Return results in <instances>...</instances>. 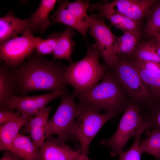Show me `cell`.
I'll return each instance as SVG.
<instances>
[{
	"mask_svg": "<svg viewBox=\"0 0 160 160\" xmlns=\"http://www.w3.org/2000/svg\"><path fill=\"white\" fill-rule=\"evenodd\" d=\"M32 115L23 113L18 118L0 125V151L8 150L20 129L32 117Z\"/></svg>",
	"mask_w": 160,
	"mask_h": 160,
	"instance_id": "9a60e30c",
	"label": "cell"
},
{
	"mask_svg": "<svg viewBox=\"0 0 160 160\" xmlns=\"http://www.w3.org/2000/svg\"><path fill=\"white\" fill-rule=\"evenodd\" d=\"M132 64L143 82L150 91L152 97L160 98V75L144 69L134 62Z\"/></svg>",
	"mask_w": 160,
	"mask_h": 160,
	"instance_id": "d4e9b609",
	"label": "cell"
},
{
	"mask_svg": "<svg viewBox=\"0 0 160 160\" xmlns=\"http://www.w3.org/2000/svg\"><path fill=\"white\" fill-rule=\"evenodd\" d=\"M140 112V105L132 101L129 102L116 132L108 139L101 141V144L111 149V156L119 155L128 140L140 129L143 122Z\"/></svg>",
	"mask_w": 160,
	"mask_h": 160,
	"instance_id": "5b68a950",
	"label": "cell"
},
{
	"mask_svg": "<svg viewBox=\"0 0 160 160\" xmlns=\"http://www.w3.org/2000/svg\"><path fill=\"white\" fill-rule=\"evenodd\" d=\"M28 31L9 39L0 44V57L2 61L13 69L23 62L32 54L41 39L33 36Z\"/></svg>",
	"mask_w": 160,
	"mask_h": 160,
	"instance_id": "ba28073f",
	"label": "cell"
},
{
	"mask_svg": "<svg viewBox=\"0 0 160 160\" xmlns=\"http://www.w3.org/2000/svg\"><path fill=\"white\" fill-rule=\"evenodd\" d=\"M60 103L54 115L48 120L45 130L46 138L57 135L65 140L70 139L71 132L76 120L78 105L75 96L68 92L61 97Z\"/></svg>",
	"mask_w": 160,
	"mask_h": 160,
	"instance_id": "52a82bcc",
	"label": "cell"
},
{
	"mask_svg": "<svg viewBox=\"0 0 160 160\" xmlns=\"http://www.w3.org/2000/svg\"><path fill=\"white\" fill-rule=\"evenodd\" d=\"M142 114L143 124L146 130L160 129V98L152 97L145 105Z\"/></svg>",
	"mask_w": 160,
	"mask_h": 160,
	"instance_id": "44dd1931",
	"label": "cell"
},
{
	"mask_svg": "<svg viewBox=\"0 0 160 160\" xmlns=\"http://www.w3.org/2000/svg\"><path fill=\"white\" fill-rule=\"evenodd\" d=\"M89 33L95 40L100 55L103 59L105 66L111 69L118 64V57L113 52V47L118 37L111 31L105 23L103 16L100 14H93Z\"/></svg>",
	"mask_w": 160,
	"mask_h": 160,
	"instance_id": "9c48e42d",
	"label": "cell"
},
{
	"mask_svg": "<svg viewBox=\"0 0 160 160\" xmlns=\"http://www.w3.org/2000/svg\"><path fill=\"white\" fill-rule=\"evenodd\" d=\"M65 140L47 137L39 150L40 160H76L81 154L66 143Z\"/></svg>",
	"mask_w": 160,
	"mask_h": 160,
	"instance_id": "7c38bea8",
	"label": "cell"
},
{
	"mask_svg": "<svg viewBox=\"0 0 160 160\" xmlns=\"http://www.w3.org/2000/svg\"><path fill=\"white\" fill-rule=\"evenodd\" d=\"M75 32L73 28L66 26L59 40L53 53L54 60L64 59L72 63L71 55L76 44L71 37Z\"/></svg>",
	"mask_w": 160,
	"mask_h": 160,
	"instance_id": "ffe728a7",
	"label": "cell"
},
{
	"mask_svg": "<svg viewBox=\"0 0 160 160\" xmlns=\"http://www.w3.org/2000/svg\"><path fill=\"white\" fill-rule=\"evenodd\" d=\"M31 139L30 136L19 134L13 141L8 150L13 152L25 160H40L39 149Z\"/></svg>",
	"mask_w": 160,
	"mask_h": 160,
	"instance_id": "ac0fdd59",
	"label": "cell"
},
{
	"mask_svg": "<svg viewBox=\"0 0 160 160\" xmlns=\"http://www.w3.org/2000/svg\"><path fill=\"white\" fill-rule=\"evenodd\" d=\"M146 25L145 32L151 36L153 34L160 33V3L150 10Z\"/></svg>",
	"mask_w": 160,
	"mask_h": 160,
	"instance_id": "f546056e",
	"label": "cell"
},
{
	"mask_svg": "<svg viewBox=\"0 0 160 160\" xmlns=\"http://www.w3.org/2000/svg\"><path fill=\"white\" fill-rule=\"evenodd\" d=\"M67 92V90L59 89L41 95L15 96L7 100L0 110H16L21 114L25 113L35 116L49 102Z\"/></svg>",
	"mask_w": 160,
	"mask_h": 160,
	"instance_id": "8fae6325",
	"label": "cell"
},
{
	"mask_svg": "<svg viewBox=\"0 0 160 160\" xmlns=\"http://www.w3.org/2000/svg\"><path fill=\"white\" fill-rule=\"evenodd\" d=\"M151 36L154 37L156 40L160 42V33L154 34Z\"/></svg>",
	"mask_w": 160,
	"mask_h": 160,
	"instance_id": "d590c367",
	"label": "cell"
},
{
	"mask_svg": "<svg viewBox=\"0 0 160 160\" xmlns=\"http://www.w3.org/2000/svg\"><path fill=\"white\" fill-rule=\"evenodd\" d=\"M102 16L107 18L112 25L119 28L123 33L140 30V22L136 21L124 15L114 13Z\"/></svg>",
	"mask_w": 160,
	"mask_h": 160,
	"instance_id": "484cf974",
	"label": "cell"
},
{
	"mask_svg": "<svg viewBox=\"0 0 160 160\" xmlns=\"http://www.w3.org/2000/svg\"><path fill=\"white\" fill-rule=\"evenodd\" d=\"M22 114L7 109L0 110V125L19 118Z\"/></svg>",
	"mask_w": 160,
	"mask_h": 160,
	"instance_id": "1f68e13d",
	"label": "cell"
},
{
	"mask_svg": "<svg viewBox=\"0 0 160 160\" xmlns=\"http://www.w3.org/2000/svg\"><path fill=\"white\" fill-rule=\"evenodd\" d=\"M59 2L58 8L50 17L52 24L63 23L74 28L86 40L87 33L90 27L81 23L66 8L64 0Z\"/></svg>",
	"mask_w": 160,
	"mask_h": 160,
	"instance_id": "e0dca14e",
	"label": "cell"
},
{
	"mask_svg": "<svg viewBox=\"0 0 160 160\" xmlns=\"http://www.w3.org/2000/svg\"><path fill=\"white\" fill-rule=\"evenodd\" d=\"M66 8L81 23L90 27L92 18L87 14L89 7V0H77L73 2L64 0Z\"/></svg>",
	"mask_w": 160,
	"mask_h": 160,
	"instance_id": "cb8c5ba5",
	"label": "cell"
},
{
	"mask_svg": "<svg viewBox=\"0 0 160 160\" xmlns=\"http://www.w3.org/2000/svg\"><path fill=\"white\" fill-rule=\"evenodd\" d=\"M134 53L136 60H138L160 63L156 44L153 41H147L142 43L137 46Z\"/></svg>",
	"mask_w": 160,
	"mask_h": 160,
	"instance_id": "4316f807",
	"label": "cell"
},
{
	"mask_svg": "<svg viewBox=\"0 0 160 160\" xmlns=\"http://www.w3.org/2000/svg\"><path fill=\"white\" fill-rule=\"evenodd\" d=\"M76 117L71 132V138L79 142L80 154L87 156L89 145L104 124L113 117L100 111L92 106L79 101Z\"/></svg>",
	"mask_w": 160,
	"mask_h": 160,
	"instance_id": "277c9868",
	"label": "cell"
},
{
	"mask_svg": "<svg viewBox=\"0 0 160 160\" xmlns=\"http://www.w3.org/2000/svg\"><path fill=\"white\" fill-rule=\"evenodd\" d=\"M62 34L61 32H55L47 36L46 39H41L35 48L37 53L41 55L53 54Z\"/></svg>",
	"mask_w": 160,
	"mask_h": 160,
	"instance_id": "83f0119b",
	"label": "cell"
},
{
	"mask_svg": "<svg viewBox=\"0 0 160 160\" xmlns=\"http://www.w3.org/2000/svg\"><path fill=\"white\" fill-rule=\"evenodd\" d=\"M141 68L153 73L160 75V63L151 61H139L134 62Z\"/></svg>",
	"mask_w": 160,
	"mask_h": 160,
	"instance_id": "4dcf8cb0",
	"label": "cell"
},
{
	"mask_svg": "<svg viewBox=\"0 0 160 160\" xmlns=\"http://www.w3.org/2000/svg\"><path fill=\"white\" fill-rule=\"evenodd\" d=\"M157 47V49L158 54L160 60V42L157 40V42L155 43Z\"/></svg>",
	"mask_w": 160,
	"mask_h": 160,
	"instance_id": "e575fe53",
	"label": "cell"
},
{
	"mask_svg": "<svg viewBox=\"0 0 160 160\" xmlns=\"http://www.w3.org/2000/svg\"><path fill=\"white\" fill-rule=\"evenodd\" d=\"M0 160H25L13 152L9 150L4 151L3 155Z\"/></svg>",
	"mask_w": 160,
	"mask_h": 160,
	"instance_id": "d6a6232c",
	"label": "cell"
},
{
	"mask_svg": "<svg viewBox=\"0 0 160 160\" xmlns=\"http://www.w3.org/2000/svg\"><path fill=\"white\" fill-rule=\"evenodd\" d=\"M101 82L87 92L74 94L79 101L89 104L99 111L116 117L125 110L129 102L122 88L110 71H107Z\"/></svg>",
	"mask_w": 160,
	"mask_h": 160,
	"instance_id": "3957f363",
	"label": "cell"
},
{
	"mask_svg": "<svg viewBox=\"0 0 160 160\" xmlns=\"http://www.w3.org/2000/svg\"><path fill=\"white\" fill-rule=\"evenodd\" d=\"M11 68L5 63L0 68V107L10 98L17 95L15 79Z\"/></svg>",
	"mask_w": 160,
	"mask_h": 160,
	"instance_id": "d6986e66",
	"label": "cell"
},
{
	"mask_svg": "<svg viewBox=\"0 0 160 160\" xmlns=\"http://www.w3.org/2000/svg\"><path fill=\"white\" fill-rule=\"evenodd\" d=\"M38 53L31 55L25 63L12 70L17 93L26 96L39 90H67L63 76L67 67L41 57Z\"/></svg>",
	"mask_w": 160,
	"mask_h": 160,
	"instance_id": "6da1fadb",
	"label": "cell"
},
{
	"mask_svg": "<svg viewBox=\"0 0 160 160\" xmlns=\"http://www.w3.org/2000/svg\"><path fill=\"white\" fill-rule=\"evenodd\" d=\"M156 1L154 0H115L109 3L90 4L88 10L99 11L102 15L119 14L140 22L147 13H149Z\"/></svg>",
	"mask_w": 160,
	"mask_h": 160,
	"instance_id": "30bf717a",
	"label": "cell"
},
{
	"mask_svg": "<svg viewBox=\"0 0 160 160\" xmlns=\"http://www.w3.org/2000/svg\"><path fill=\"white\" fill-rule=\"evenodd\" d=\"M28 31L33 33L29 17L22 20L9 12L0 18V44L18 34H22Z\"/></svg>",
	"mask_w": 160,
	"mask_h": 160,
	"instance_id": "5bb4252c",
	"label": "cell"
},
{
	"mask_svg": "<svg viewBox=\"0 0 160 160\" xmlns=\"http://www.w3.org/2000/svg\"><path fill=\"white\" fill-rule=\"evenodd\" d=\"M140 31L138 30L126 32L118 38L113 47L114 53L129 54L134 52L140 37Z\"/></svg>",
	"mask_w": 160,
	"mask_h": 160,
	"instance_id": "7402d4cb",
	"label": "cell"
},
{
	"mask_svg": "<svg viewBox=\"0 0 160 160\" xmlns=\"http://www.w3.org/2000/svg\"><path fill=\"white\" fill-rule=\"evenodd\" d=\"M51 109L50 107H45L23 126L24 133L30 134L31 140L38 149L46 139V128Z\"/></svg>",
	"mask_w": 160,
	"mask_h": 160,
	"instance_id": "4fadbf2b",
	"label": "cell"
},
{
	"mask_svg": "<svg viewBox=\"0 0 160 160\" xmlns=\"http://www.w3.org/2000/svg\"><path fill=\"white\" fill-rule=\"evenodd\" d=\"M141 126L135 135L134 142L130 148L127 151H123L119 155V160H141L142 154L140 150V138L143 132L145 130Z\"/></svg>",
	"mask_w": 160,
	"mask_h": 160,
	"instance_id": "f1b7e54d",
	"label": "cell"
},
{
	"mask_svg": "<svg viewBox=\"0 0 160 160\" xmlns=\"http://www.w3.org/2000/svg\"><path fill=\"white\" fill-rule=\"evenodd\" d=\"M111 69V74L132 101L140 106L145 105L152 97L151 94L132 63L126 60L119 61Z\"/></svg>",
	"mask_w": 160,
	"mask_h": 160,
	"instance_id": "8992f818",
	"label": "cell"
},
{
	"mask_svg": "<svg viewBox=\"0 0 160 160\" xmlns=\"http://www.w3.org/2000/svg\"><path fill=\"white\" fill-rule=\"evenodd\" d=\"M100 55L96 43L89 47L85 57L71 63L64 73L65 83L74 88L73 93L82 94L97 85L107 72V68L99 62Z\"/></svg>",
	"mask_w": 160,
	"mask_h": 160,
	"instance_id": "7a4b0ae2",
	"label": "cell"
},
{
	"mask_svg": "<svg viewBox=\"0 0 160 160\" xmlns=\"http://www.w3.org/2000/svg\"><path fill=\"white\" fill-rule=\"evenodd\" d=\"M76 160H90L87 156H85L81 154Z\"/></svg>",
	"mask_w": 160,
	"mask_h": 160,
	"instance_id": "836d02e7",
	"label": "cell"
},
{
	"mask_svg": "<svg viewBox=\"0 0 160 160\" xmlns=\"http://www.w3.org/2000/svg\"><path fill=\"white\" fill-rule=\"evenodd\" d=\"M57 0H42L38 7L29 17L33 32L43 35L47 28L52 24L49 15L53 10Z\"/></svg>",
	"mask_w": 160,
	"mask_h": 160,
	"instance_id": "2e32d148",
	"label": "cell"
},
{
	"mask_svg": "<svg viewBox=\"0 0 160 160\" xmlns=\"http://www.w3.org/2000/svg\"><path fill=\"white\" fill-rule=\"evenodd\" d=\"M146 137L140 141V150L142 154L147 153L160 160V129L146 130Z\"/></svg>",
	"mask_w": 160,
	"mask_h": 160,
	"instance_id": "603a6c76",
	"label": "cell"
}]
</instances>
